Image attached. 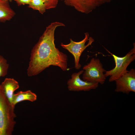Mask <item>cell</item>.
<instances>
[{
  "label": "cell",
  "instance_id": "obj_4",
  "mask_svg": "<svg viewBox=\"0 0 135 135\" xmlns=\"http://www.w3.org/2000/svg\"><path fill=\"white\" fill-rule=\"evenodd\" d=\"M83 80L90 82L98 83L104 84L106 80L104 72L106 70L103 68L100 60L92 58L89 63L83 68Z\"/></svg>",
  "mask_w": 135,
  "mask_h": 135
},
{
  "label": "cell",
  "instance_id": "obj_7",
  "mask_svg": "<svg viewBox=\"0 0 135 135\" xmlns=\"http://www.w3.org/2000/svg\"><path fill=\"white\" fill-rule=\"evenodd\" d=\"M116 92L128 94L135 92V70L132 68L115 81Z\"/></svg>",
  "mask_w": 135,
  "mask_h": 135
},
{
  "label": "cell",
  "instance_id": "obj_14",
  "mask_svg": "<svg viewBox=\"0 0 135 135\" xmlns=\"http://www.w3.org/2000/svg\"><path fill=\"white\" fill-rule=\"evenodd\" d=\"M44 2L46 10L55 8L57 6L59 0H42Z\"/></svg>",
  "mask_w": 135,
  "mask_h": 135
},
{
  "label": "cell",
  "instance_id": "obj_2",
  "mask_svg": "<svg viewBox=\"0 0 135 135\" xmlns=\"http://www.w3.org/2000/svg\"><path fill=\"white\" fill-rule=\"evenodd\" d=\"M13 106L5 95L0 84V135H11L16 124Z\"/></svg>",
  "mask_w": 135,
  "mask_h": 135
},
{
  "label": "cell",
  "instance_id": "obj_10",
  "mask_svg": "<svg viewBox=\"0 0 135 135\" xmlns=\"http://www.w3.org/2000/svg\"><path fill=\"white\" fill-rule=\"evenodd\" d=\"M15 15L9 1L0 0V22H4L11 20Z\"/></svg>",
  "mask_w": 135,
  "mask_h": 135
},
{
  "label": "cell",
  "instance_id": "obj_3",
  "mask_svg": "<svg viewBox=\"0 0 135 135\" xmlns=\"http://www.w3.org/2000/svg\"><path fill=\"white\" fill-rule=\"evenodd\" d=\"M134 47L124 56H118L106 50L113 57L115 63V66L113 69L106 71L104 74L105 76H110L109 81L112 82L120 78L127 72V68L130 64L135 59V45Z\"/></svg>",
  "mask_w": 135,
  "mask_h": 135
},
{
  "label": "cell",
  "instance_id": "obj_15",
  "mask_svg": "<svg viewBox=\"0 0 135 135\" xmlns=\"http://www.w3.org/2000/svg\"><path fill=\"white\" fill-rule=\"evenodd\" d=\"M16 2L18 6H20L22 5L29 4L30 0H14Z\"/></svg>",
  "mask_w": 135,
  "mask_h": 135
},
{
  "label": "cell",
  "instance_id": "obj_5",
  "mask_svg": "<svg viewBox=\"0 0 135 135\" xmlns=\"http://www.w3.org/2000/svg\"><path fill=\"white\" fill-rule=\"evenodd\" d=\"M84 38L79 42H76L70 39V42L68 44L61 43L60 46L63 48L67 50L72 54L74 59L75 68L76 70L79 69L81 65L79 63L80 58L81 54L84 50L94 41L91 37H89L88 32L84 33Z\"/></svg>",
  "mask_w": 135,
  "mask_h": 135
},
{
  "label": "cell",
  "instance_id": "obj_12",
  "mask_svg": "<svg viewBox=\"0 0 135 135\" xmlns=\"http://www.w3.org/2000/svg\"><path fill=\"white\" fill-rule=\"evenodd\" d=\"M28 5V7L38 10L42 14H44L46 12V6L42 0H30Z\"/></svg>",
  "mask_w": 135,
  "mask_h": 135
},
{
  "label": "cell",
  "instance_id": "obj_1",
  "mask_svg": "<svg viewBox=\"0 0 135 135\" xmlns=\"http://www.w3.org/2000/svg\"><path fill=\"white\" fill-rule=\"evenodd\" d=\"M65 26L55 22L46 28L38 42L32 49L27 74L29 76H36L51 66H58L63 71L67 70L68 57L60 51L54 42V34L57 28Z\"/></svg>",
  "mask_w": 135,
  "mask_h": 135
},
{
  "label": "cell",
  "instance_id": "obj_16",
  "mask_svg": "<svg viewBox=\"0 0 135 135\" xmlns=\"http://www.w3.org/2000/svg\"><path fill=\"white\" fill-rule=\"evenodd\" d=\"M3 0L6 1H8L10 2H11L12 1V0Z\"/></svg>",
  "mask_w": 135,
  "mask_h": 135
},
{
  "label": "cell",
  "instance_id": "obj_9",
  "mask_svg": "<svg viewBox=\"0 0 135 135\" xmlns=\"http://www.w3.org/2000/svg\"><path fill=\"white\" fill-rule=\"evenodd\" d=\"M0 85L5 95L12 104L14 92L19 87L18 82L14 78H6Z\"/></svg>",
  "mask_w": 135,
  "mask_h": 135
},
{
  "label": "cell",
  "instance_id": "obj_11",
  "mask_svg": "<svg viewBox=\"0 0 135 135\" xmlns=\"http://www.w3.org/2000/svg\"><path fill=\"white\" fill-rule=\"evenodd\" d=\"M36 99V95L31 90L20 91L14 94L12 100V104L13 106L15 107L16 104L22 101L28 100L33 102Z\"/></svg>",
  "mask_w": 135,
  "mask_h": 135
},
{
  "label": "cell",
  "instance_id": "obj_8",
  "mask_svg": "<svg viewBox=\"0 0 135 135\" xmlns=\"http://www.w3.org/2000/svg\"><path fill=\"white\" fill-rule=\"evenodd\" d=\"M82 70L78 72L73 73L71 78L67 82L68 90L72 91H88L96 88L98 86V83L90 82L81 80L80 75L84 72Z\"/></svg>",
  "mask_w": 135,
  "mask_h": 135
},
{
  "label": "cell",
  "instance_id": "obj_6",
  "mask_svg": "<svg viewBox=\"0 0 135 135\" xmlns=\"http://www.w3.org/2000/svg\"><path fill=\"white\" fill-rule=\"evenodd\" d=\"M60 0L79 12L88 14L101 5L110 2L112 0Z\"/></svg>",
  "mask_w": 135,
  "mask_h": 135
},
{
  "label": "cell",
  "instance_id": "obj_13",
  "mask_svg": "<svg viewBox=\"0 0 135 135\" xmlns=\"http://www.w3.org/2000/svg\"><path fill=\"white\" fill-rule=\"evenodd\" d=\"M9 66L7 60L0 55V78L7 74Z\"/></svg>",
  "mask_w": 135,
  "mask_h": 135
}]
</instances>
